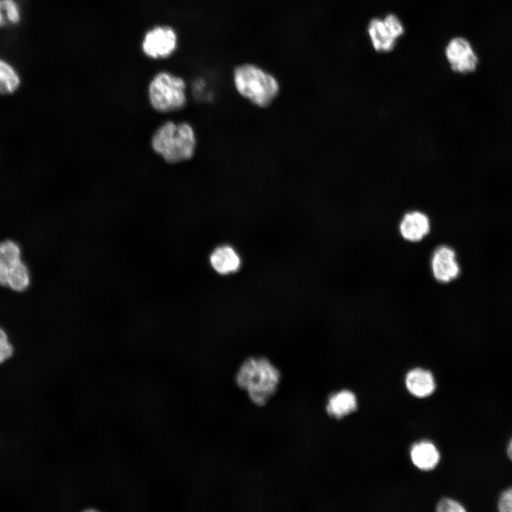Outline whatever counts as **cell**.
Instances as JSON below:
<instances>
[{"instance_id": "obj_4", "label": "cell", "mask_w": 512, "mask_h": 512, "mask_svg": "<svg viewBox=\"0 0 512 512\" xmlns=\"http://www.w3.org/2000/svg\"><path fill=\"white\" fill-rule=\"evenodd\" d=\"M147 93L150 105L160 113L178 111L187 103L185 80L166 71L159 72L151 78Z\"/></svg>"}, {"instance_id": "obj_21", "label": "cell", "mask_w": 512, "mask_h": 512, "mask_svg": "<svg viewBox=\"0 0 512 512\" xmlns=\"http://www.w3.org/2000/svg\"><path fill=\"white\" fill-rule=\"evenodd\" d=\"M507 454L508 458L512 461V438L509 441L507 446Z\"/></svg>"}, {"instance_id": "obj_7", "label": "cell", "mask_w": 512, "mask_h": 512, "mask_svg": "<svg viewBox=\"0 0 512 512\" xmlns=\"http://www.w3.org/2000/svg\"><path fill=\"white\" fill-rule=\"evenodd\" d=\"M444 53L454 72L467 74L476 70L479 63L478 56L467 39L462 37L451 39Z\"/></svg>"}, {"instance_id": "obj_19", "label": "cell", "mask_w": 512, "mask_h": 512, "mask_svg": "<svg viewBox=\"0 0 512 512\" xmlns=\"http://www.w3.org/2000/svg\"><path fill=\"white\" fill-rule=\"evenodd\" d=\"M498 508L502 512H512V487L501 494L498 501Z\"/></svg>"}, {"instance_id": "obj_10", "label": "cell", "mask_w": 512, "mask_h": 512, "mask_svg": "<svg viewBox=\"0 0 512 512\" xmlns=\"http://www.w3.org/2000/svg\"><path fill=\"white\" fill-rule=\"evenodd\" d=\"M431 228L429 217L420 210L405 213L399 223V232L403 239L416 242L426 237Z\"/></svg>"}, {"instance_id": "obj_8", "label": "cell", "mask_w": 512, "mask_h": 512, "mask_svg": "<svg viewBox=\"0 0 512 512\" xmlns=\"http://www.w3.org/2000/svg\"><path fill=\"white\" fill-rule=\"evenodd\" d=\"M430 267L433 277L440 283L451 282L461 272L456 252L447 245H439L433 251Z\"/></svg>"}, {"instance_id": "obj_12", "label": "cell", "mask_w": 512, "mask_h": 512, "mask_svg": "<svg viewBox=\"0 0 512 512\" xmlns=\"http://www.w3.org/2000/svg\"><path fill=\"white\" fill-rule=\"evenodd\" d=\"M405 383L410 393L420 398L428 396L435 388L432 373L422 368H415L409 371Z\"/></svg>"}, {"instance_id": "obj_20", "label": "cell", "mask_w": 512, "mask_h": 512, "mask_svg": "<svg viewBox=\"0 0 512 512\" xmlns=\"http://www.w3.org/2000/svg\"><path fill=\"white\" fill-rule=\"evenodd\" d=\"M8 23L2 1L0 0V28L4 27Z\"/></svg>"}, {"instance_id": "obj_17", "label": "cell", "mask_w": 512, "mask_h": 512, "mask_svg": "<svg viewBox=\"0 0 512 512\" xmlns=\"http://www.w3.org/2000/svg\"><path fill=\"white\" fill-rule=\"evenodd\" d=\"M14 348L6 331L0 327V364L11 357Z\"/></svg>"}, {"instance_id": "obj_11", "label": "cell", "mask_w": 512, "mask_h": 512, "mask_svg": "<svg viewBox=\"0 0 512 512\" xmlns=\"http://www.w3.org/2000/svg\"><path fill=\"white\" fill-rule=\"evenodd\" d=\"M210 262L215 272L228 274L238 270L241 260L233 247L223 245L215 248L211 252Z\"/></svg>"}, {"instance_id": "obj_2", "label": "cell", "mask_w": 512, "mask_h": 512, "mask_svg": "<svg viewBox=\"0 0 512 512\" xmlns=\"http://www.w3.org/2000/svg\"><path fill=\"white\" fill-rule=\"evenodd\" d=\"M280 380L279 370L265 358H249L240 367L235 382L252 402L265 404L275 393Z\"/></svg>"}, {"instance_id": "obj_5", "label": "cell", "mask_w": 512, "mask_h": 512, "mask_svg": "<svg viewBox=\"0 0 512 512\" xmlns=\"http://www.w3.org/2000/svg\"><path fill=\"white\" fill-rule=\"evenodd\" d=\"M368 33L374 49L378 52L392 50L397 39L405 31L400 18L393 14L386 15L384 18H372L368 26Z\"/></svg>"}, {"instance_id": "obj_3", "label": "cell", "mask_w": 512, "mask_h": 512, "mask_svg": "<svg viewBox=\"0 0 512 512\" xmlns=\"http://www.w3.org/2000/svg\"><path fill=\"white\" fill-rule=\"evenodd\" d=\"M234 86L238 92L259 107L270 106L277 97L280 85L277 79L261 67L242 63L233 73Z\"/></svg>"}, {"instance_id": "obj_9", "label": "cell", "mask_w": 512, "mask_h": 512, "mask_svg": "<svg viewBox=\"0 0 512 512\" xmlns=\"http://www.w3.org/2000/svg\"><path fill=\"white\" fill-rule=\"evenodd\" d=\"M25 265L18 244L11 240L0 242V286L8 287L10 279Z\"/></svg>"}, {"instance_id": "obj_1", "label": "cell", "mask_w": 512, "mask_h": 512, "mask_svg": "<svg viewBox=\"0 0 512 512\" xmlns=\"http://www.w3.org/2000/svg\"><path fill=\"white\" fill-rule=\"evenodd\" d=\"M196 144L193 127L186 122L166 121L158 127L151 138L153 151L169 164L191 159Z\"/></svg>"}, {"instance_id": "obj_13", "label": "cell", "mask_w": 512, "mask_h": 512, "mask_svg": "<svg viewBox=\"0 0 512 512\" xmlns=\"http://www.w3.org/2000/svg\"><path fill=\"white\" fill-rule=\"evenodd\" d=\"M356 409V400L353 393L342 390L330 397L326 411L329 415L341 418Z\"/></svg>"}, {"instance_id": "obj_14", "label": "cell", "mask_w": 512, "mask_h": 512, "mask_svg": "<svg viewBox=\"0 0 512 512\" xmlns=\"http://www.w3.org/2000/svg\"><path fill=\"white\" fill-rule=\"evenodd\" d=\"M413 463L420 469L429 470L438 463L439 454L435 447L427 442L415 444L411 451Z\"/></svg>"}, {"instance_id": "obj_15", "label": "cell", "mask_w": 512, "mask_h": 512, "mask_svg": "<svg viewBox=\"0 0 512 512\" xmlns=\"http://www.w3.org/2000/svg\"><path fill=\"white\" fill-rule=\"evenodd\" d=\"M20 85L21 78L16 69L7 60L0 58V94H13Z\"/></svg>"}, {"instance_id": "obj_16", "label": "cell", "mask_w": 512, "mask_h": 512, "mask_svg": "<svg viewBox=\"0 0 512 512\" xmlns=\"http://www.w3.org/2000/svg\"><path fill=\"white\" fill-rule=\"evenodd\" d=\"M8 23L18 24L21 20L20 6L16 0H1Z\"/></svg>"}, {"instance_id": "obj_6", "label": "cell", "mask_w": 512, "mask_h": 512, "mask_svg": "<svg viewBox=\"0 0 512 512\" xmlns=\"http://www.w3.org/2000/svg\"><path fill=\"white\" fill-rule=\"evenodd\" d=\"M177 46L178 36L176 31L169 26H159L145 33L142 49L149 58L164 59L176 50Z\"/></svg>"}, {"instance_id": "obj_18", "label": "cell", "mask_w": 512, "mask_h": 512, "mask_svg": "<svg viewBox=\"0 0 512 512\" xmlns=\"http://www.w3.org/2000/svg\"><path fill=\"white\" fill-rule=\"evenodd\" d=\"M436 510L439 512H464L465 509L457 501L444 498L438 503Z\"/></svg>"}]
</instances>
